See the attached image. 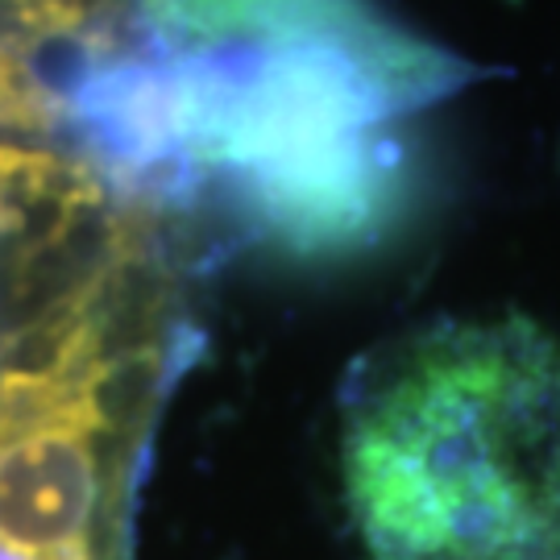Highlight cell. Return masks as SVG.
Listing matches in <instances>:
<instances>
[{"label":"cell","mask_w":560,"mask_h":560,"mask_svg":"<svg viewBox=\"0 0 560 560\" xmlns=\"http://www.w3.org/2000/svg\"><path fill=\"white\" fill-rule=\"evenodd\" d=\"M340 474L374 560H560V345L532 320H444L345 395Z\"/></svg>","instance_id":"6da1fadb"},{"label":"cell","mask_w":560,"mask_h":560,"mask_svg":"<svg viewBox=\"0 0 560 560\" xmlns=\"http://www.w3.org/2000/svg\"><path fill=\"white\" fill-rule=\"evenodd\" d=\"M108 365H0V540L92 560Z\"/></svg>","instance_id":"7a4b0ae2"},{"label":"cell","mask_w":560,"mask_h":560,"mask_svg":"<svg viewBox=\"0 0 560 560\" xmlns=\"http://www.w3.org/2000/svg\"><path fill=\"white\" fill-rule=\"evenodd\" d=\"M101 203V179L55 150L0 141V245L34 233V224H71Z\"/></svg>","instance_id":"3957f363"},{"label":"cell","mask_w":560,"mask_h":560,"mask_svg":"<svg viewBox=\"0 0 560 560\" xmlns=\"http://www.w3.org/2000/svg\"><path fill=\"white\" fill-rule=\"evenodd\" d=\"M62 113L55 88L38 80V71L9 38H0V129L18 133H50Z\"/></svg>","instance_id":"277c9868"},{"label":"cell","mask_w":560,"mask_h":560,"mask_svg":"<svg viewBox=\"0 0 560 560\" xmlns=\"http://www.w3.org/2000/svg\"><path fill=\"white\" fill-rule=\"evenodd\" d=\"M0 560H46V557L25 552V548H18V544H9V540H0Z\"/></svg>","instance_id":"5b68a950"}]
</instances>
